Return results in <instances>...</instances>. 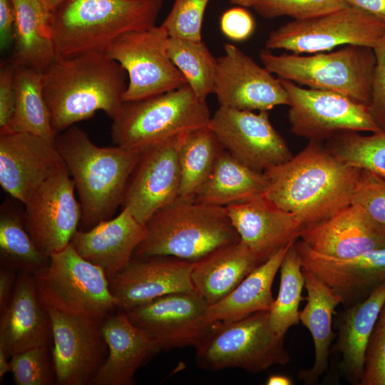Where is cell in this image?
<instances>
[{
    "instance_id": "1",
    "label": "cell",
    "mask_w": 385,
    "mask_h": 385,
    "mask_svg": "<svg viewBox=\"0 0 385 385\" xmlns=\"http://www.w3.org/2000/svg\"><path fill=\"white\" fill-rule=\"evenodd\" d=\"M360 171L319 141H310L289 160L263 172L267 181L264 195L305 227L351 203Z\"/></svg>"
},
{
    "instance_id": "2",
    "label": "cell",
    "mask_w": 385,
    "mask_h": 385,
    "mask_svg": "<svg viewBox=\"0 0 385 385\" xmlns=\"http://www.w3.org/2000/svg\"><path fill=\"white\" fill-rule=\"evenodd\" d=\"M126 74L105 52L56 58L43 72V94L56 135L98 111L113 120L123 103Z\"/></svg>"
},
{
    "instance_id": "3",
    "label": "cell",
    "mask_w": 385,
    "mask_h": 385,
    "mask_svg": "<svg viewBox=\"0 0 385 385\" xmlns=\"http://www.w3.org/2000/svg\"><path fill=\"white\" fill-rule=\"evenodd\" d=\"M55 144L79 197L78 230H88L112 218L122 204L126 184L143 150L98 146L76 125L58 133Z\"/></svg>"
},
{
    "instance_id": "4",
    "label": "cell",
    "mask_w": 385,
    "mask_h": 385,
    "mask_svg": "<svg viewBox=\"0 0 385 385\" xmlns=\"http://www.w3.org/2000/svg\"><path fill=\"white\" fill-rule=\"evenodd\" d=\"M163 0H65L51 11L56 58L105 52L124 34L149 29Z\"/></svg>"
},
{
    "instance_id": "5",
    "label": "cell",
    "mask_w": 385,
    "mask_h": 385,
    "mask_svg": "<svg viewBox=\"0 0 385 385\" xmlns=\"http://www.w3.org/2000/svg\"><path fill=\"white\" fill-rule=\"evenodd\" d=\"M133 257L170 256L196 262L240 240L225 207L178 198L145 223Z\"/></svg>"
},
{
    "instance_id": "6",
    "label": "cell",
    "mask_w": 385,
    "mask_h": 385,
    "mask_svg": "<svg viewBox=\"0 0 385 385\" xmlns=\"http://www.w3.org/2000/svg\"><path fill=\"white\" fill-rule=\"evenodd\" d=\"M211 115L203 100L186 84L147 98L123 102L112 120L113 143L143 150L180 134L207 127Z\"/></svg>"
},
{
    "instance_id": "7",
    "label": "cell",
    "mask_w": 385,
    "mask_h": 385,
    "mask_svg": "<svg viewBox=\"0 0 385 385\" xmlns=\"http://www.w3.org/2000/svg\"><path fill=\"white\" fill-rule=\"evenodd\" d=\"M265 68L278 78L346 96L369 106L376 64L373 48L346 45L332 52L309 55L260 53Z\"/></svg>"
},
{
    "instance_id": "8",
    "label": "cell",
    "mask_w": 385,
    "mask_h": 385,
    "mask_svg": "<svg viewBox=\"0 0 385 385\" xmlns=\"http://www.w3.org/2000/svg\"><path fill=\"white\" fill-rule=\"evenodd\" d=\"M32 274L46 309L98 319L117 309L103 270L82 257L71 242Z\"/></svg>"
},
{
    "instance_id": "9",
    "label": "cell",
    "mask_w": 385,
    "mask_h": 385,
    "mask_svg": "<svg viewBox=\"0 0 385 385\" xmlns=\"http://www.w3.org/2000/svg\"><path fill=\"white\" fill-rule=\"evenodd\" d=\"M284 339L272 327L269 311H263L212 323L195 347L198 362L205 369L240 368L258 373L290 361Z\"/></svg>"
},
{
    "instance_id": "10",
    "label": "cell",
    "mask_w": 385,
    "mask_h": 385,
    "mask_svg": "<svg viewBox=\"0 0 385 385\" xmlns=\"http://www.w3.org/2000/svg\"><path fill=\"white\" fill-rule=\"evenodd\" d=\"M385 40V22L361 9L346 6L313 18L293 20L272 31L267 49L312 54L340 46L374 48Z\"/></svg>"
},
{
    "instance_id": "11",
    "label": "cell",
    "mask_w": 385,
    "mask_h": 385,
    "mask_svg": "<svg viewBox=\"0 0 385 385\" xmlns=\"http://www.w3.org/2000/svg\"><path fill=\"white\" fill-rule=\"evenodd\" d=\"M168 38L162 25L155 26L124 34L106 48V54L128 76L123 102L147 98L187 84L168 55Z\"/></svg>"
},
{
    "instance_id": "12",
    "label": "cell",
    "mask_w": 385,
    "mask_h": 385,
    "mask_svg": "<svg viewBox=\"0 0 385 385\" xmlns=\"http://www.w3.org/2000/svg\"><path fill=\"white\" fill-rule=\"evenodd\" d=\"M281 82L289 96L288 118L294 135L320 141L344 132H381L369 106L337 92Z\"/></svg>"
},
{
    "instance_id": "13",
    "label": "cell",
    "mask_w": 385,
    "mask_h": 385,
    "mask_svg": "<svg viewBox=\"0 0 385 385\" xmlns=\"http://www.w3.org/2000/svg\"><path fill=\"white\" fill-rule=\"evenodd\" d=\"M75 188L64 165L23 205L26 227L37 247L48 258L65 248L78 230L81 207Z\"/></svg>"
},
{
    "instance_id": "14",
    "label": "cell",
    "mask_w": 385,
    "mask_h": 385,
    "mask_svg": "<svg viewBox=\"0 0 385 385\" xmlns=\"http://www.w3.org/2000/svg\"><path fill=\"white\" fill-rule=\"evenodd\" d=\"M207 126L225 150L255 170L264 172L293 157L284 139L272 125L268 111L256 113L220 106Z\"/></svg>"
},
{
    "instance_id": "15",
    "label": "cell",
    "mask_w": 385,
    "mask_h": 385,
    "mask_svg": "<svg viewBox=\"0 0 385 385\" xmlns=\"http://www.w3.org/2000/svg\"><path fill=\"white\" fill-rule=\"evenodd\" d=\"M47 310L52 327L56 384H91L108 353L102 332L103 319Z\"/></svg>"
},
{
    "instance_id": "16",
    "label": "cell",
    "mask_w": 385,
    "mask_h": 385,
    "mask_svg": "<svg viewBox=\"0 0 385 385\" xmlns=\"http://www.w3.org/2000/svg\"><path fill=\"white\" fill-rule=\"evenodd\" d=\"M185 133L143 150L129 177L121 206L143 225L179 197L178 153Z\"/></svg>"
},
{
    "instance_id": "17",
    "label": "cell",
    "mask_w": 385,
    "mask_h": 385,
    "mask_svg": "<svg viewBox=\"0 0 385 385\" xmlns=\"http://www.w3.org/2000/svg\"><path fill=\"white\" fill-rule=\"evenodd\" d=\"M213 93L220 106L239 110L268 111L290 103L281 79L232 43L217 58Z\"/></svg>"
},
{
    "instance_id": "18",
    "label": "cell",
    "mask_w": 385,
    "mask_h": 385,
    "mask_svg": "<svg viewBox=\"0 0 385 385\" xmlns=\"http://www.w3.org/2000/svg\"><path fill=\"white\" fill-rule=\"evenodd\" d=\"M209 304L195 290L170 293L125 311L136 326L149 332L160 349L195 345L212 324L206 322Z\"/></svg>"
},
{
    "instance_id": "19",
    "label": "cell",
    "mask_w": 385,
    "mask_h": 385,
    "mask_svg": "<svg viewBox=\"0 0 385 385\" xmlns=\"http://www.w3.org/2000/svg\"><path fill=\"white\" fill-rule=\"evenodd\" d=\"M64 165L55 142L26 132H0V185L22 205Z\"/></svg>"
},
{
    "instance_id": "20",
    "label": "cell",
    "mask_w": 385,
    "mask_h": 385,
    "mask_svg": "<svg viewBox=\"0 0 385 385\" xmlns=\"http://www.w3.org/2000/svg\"><path fill=\"white\" fill-rule=\"evenodd\" d=\"M294 247L302 269L312 272L339 295L344 308L363 301L385 282V247L338 258L315 252L301 240Z\"/></svg>"
},
{
    "instance_id": "21",
    "label": "cell",
    "mask_w": 385,
    "mask_h": 385,
    "mask_svg": "<svg viewBox=\"0 0 385 385\" xmlns=\"http://www.w3.org/2000/svg\"><path fill=\"white\" fill-rule=\"evenodd\" d=\"M193 265L170 256L133 257L109 282L117 309L125 312L165 294L194 290Z\"/></svg>"
},
{
    "instance_id": "22",
    "label": "cell",
    "mask_w": 385,
    "mask_h": 385,
    "mask_svg": "<svg viewBox=\"0 0 385 385\" xmlns=\"http://www.w3.org/2000/svg\"><path fill=\"white\" fill-rule=\"evenodd\" d=\"M225 207L240 240L261 263L297 240L304 228L294 215L277 207L264 194Z\"/></svg>"
},
{
    "instance_id": "23",
    "label": "cell",
    "mask_w": 385,
    "mask_h": 385,
    "mask_svg": "<svg viewBox=\"0 0 385 385\" xmlns=\"http://www.w3.org/2000/svg\"><path fill=\"white\" fill-rule=\"evenodd\" d=\"M299 238L315 252L338 258L385 247V230L361 206L354 203L304 227Z\"/></svg>"
},
{
    "instance_id": "24",
    "label": "cell",
    "mask_w": 385,
    "mask_h": 385,
    "mask_svg": "<svg viewBox=\"0 0 385 385\" xmlns=\"http://www.w3.org/2000/svg\"><path fill=\"white\" fill-rule=\"evenodd\" d=\"M108 353L93 376L92 385H131L138 369L160 349L153 335L135 325L118 309L102 322Z\"/></svg>"
},
{
    "instance_id": "25",
    "label": "cell",
    "mask_w": 385,
    "mask_h": 385,
    "mask_svg": "<svg viewBox=\"0 0 385 385\" xmlns=\"http://www.w3.org/2000/svg\"><path fill=\"white\" fill-rule=\"evenodd\" d=\"M145 236V225L122 207L114 217L88 230H77L71 242L82 257L103 270L110 282L130 262Z\"/></svg>"
},
{
    "instance_id": "26",
    "label": "cell",
    "mask_w": 385,
    "mask_h": 385,
    "mask_svg": "<svg viewBox=\"0 0 385 385\" xmlns=\"http://www.w3.org/2000/svg\"><path fill=\"white\" fill-rule=\"evenodd\" d=\"M0 316V346L10 357L49 346L53 339L49 314L38 297L32 273L19 272L12 297Z\"/></svg>"
},
{
    "instance_id": "27",
    "label": "cell",
    "mask_w": 385,
    "mask_h": 385,
    "mask_svg": "<svg viewBox=\"0 0 385 385\" xmlns=\"http://www.w3.org/2000/svg\"><path fill=\"white\" fill-rule=\"evenodd\" d=\"M384 302L385 282L363 301L344 308L339 317L333 350L341 354V370L353 384L359 385L368 342Z\"/></svg>"
},
{
    "instance_id": "28",
    "label": "cell",
    "mask_w": 385,
    "mask_h": 385,
    "mask_svg": "<svg viewBox=\"0 0 385 385\" xmlns=\"http://www.w3.org/2000/svg\"><path fill=\"white\" fill-rule=\"evenodd\" d=\"M261 262L240 240L230 243L194 262L191 280L194 290L209 304L232 292Z\"/></svg>"
},
{
    "instance_id": "29",
    "label": "cell",
    "mask_w": 385,
    "mask_h": 385,
    "mask_svg": "<svg viewBox=\"0 0 385 385\" xmlns=\"http://www.w3.org/2000/svg\"><path fill=\"white\" fill-rule=\"evenodd\" d=\"M294 242L258 265L224 298L209 305L206 322H232L256 312L269 311L274 300L272 292L274 277L287 251Z\"/></svg>"
},
{
    "instance_id": "30",
    "label": "cell",
    "mask_w": 385,
    "mask_h": 385,
    "mask_svg": "<svg viewBox=\"0 0 385 385\" xmlns=\"http://www.w3.org/2000/svg\"><path fill=\"white\" fill-rule=\"evenodd\" d=\"M307 303L299 311V320L313 339L314 361L311 368L299 371V378L316 382L328 369L332 343L337 335L332 330V316L342 299L312 272L303 270Z\"/></svg>"
},
{
    "instance_id": "31",
    "label": "cell",
    "mask_w": 385,
    "mask_h": 385,
    "mask_svg": "<svg viewBox=\"0 0 385 385\" xmlns=\"http://www.w3.org/2000/svg\"><path fill=\"white\" fill-rule=\"evenodd\" d=\"M14 12V41L17 65L43 72L56 55L51 29V11L44 0H10Z\"/></svg>"
},
{
    "instance_id": "32",
    "label": "cell",
    "mask_w": 385,
    "mask_h": 385,
    "mask_svg": "<svg viewBox=\"0 0 385 385\" xmlns=\"http://www.w3.org/2000/svg\"><path fill=\"white\" fill-rule=\"evenodd\" d=\"M267 185L263 172L245 165L223 148L210 174L193 199L225 207L264 194Z\"/></svg>"
},
{
    "instance_id": "33",
    "label": "cell",
    "mask_w": 385,
    "mask_h": 385,
    "mask_svg": "<svg viewBox=\"0 0 385 385\" xmlns=\"http://www.w3.org/2000/svg\"><path fill=\"white\" fill-rule=\"evenodd\" d=\"M14 200L6 199L0 207L1 267L33 273L46 266L49 258L34 243L24 223V208Z\"/></svg>"
},
{
    "instance_id": "34",
    "label": "cell",
    "mask_w": 385,
    "mask_h": 385,
    "mask_svg": "<svg viewBox=\"0 0 385 385\" xmlns=\"http://www.w3.org/2000/svg\"><path fill=\"white\" fill-rule=\"evenodd\" d=\"M43 77L42 72L33 68L16 66L15 111L6 131L26 132L55 142L56 134L43 94Z\"/></svg>"
},
{
    "instance_id": "35",
    "label": "cell",
    "mask_w": 385,
    "mask_h": 385,
    "mask_svg": "<svg viewBox=\"0 0 385 385\" xmlns=\"http://www.w3.org/2000/svg\"><path fill=\"white\" fill-rule=\"evenodd\" d=\"M222 149L217 137L208 126L183 135L178 153L180 175L178 198H194Z\"/></svg>"
},
{
    "instance_id": "36",
    "label": "cell",
    "mask_w": 385,
    "mask_h": 385,
    "mask_svg": "<svg viewBox=\"0 0 385 385\" xmlns=\"http://www.w3.org/2000/svg\"><path fill=\"white\" fill-rule=\"evenodd\" d=\"M168 55L195 94L201 99L213 93L215 58L201 41L169 37Z\"/></svg>"
},
{
    "instance_id": "37",
    "label": "cell",
    "mask_w": 385,
    "mask_h": 385,
    "mask_svg": "<svg viewBox=\"0 0 385 385\" xmlns=\"http://www.w3.org/2000/svg\"><path fill=\"white\" fill-rule=\"evenodd\" d=\"M294 242L287 251L280 265L278 295L269 310L272 327L283 337L291 327L298 325L300 322L299 307L304 278L301 259Z\"/></svg>"
},
{
    "instance_id": "38",
    "label": "cell",
    "mask_w": 385,
    "mask_h": 385,
    "mask_svg": "<svg viewBox=\"0 0 385 385\" xmlns=\"http://www.w3.org/2000/svg\"><path fill=\"white\" fill-rule=\"evenodd\" d=\"M327 148L346 164L385 178V132L342 133L331 138Z\"/></svg>"
},
{
    "instance_id": "39",
    "label": "cell",
    "mask_w": 385,
    "mask_h": 385,
    "mask_svg": "<svg viewBox=\"0 0 385 385\" xmlns=\"http://www.w3.org/2000/svg\"><path fill=\"white\" fill-rule=\"evenodd\" d=\"M48 348V346L34 347L10 357L14 384H56L52 351Z\"/></svg>"
},
{
    "instance_id": "40",
    "label": "cell",
    "mask_w": 385,
    "mask_h": 385,
    "mask_svg": "<svg viewBox=\"0 0 385 385\" xmlns=\"http://www.w3.org/2000/svg\"><path fill=\"white\" fill-rule=\"evenodd\" d=\"M346 6H348L344 0H259L252 8L265 19L287 16L300 20Z\"/></svg>"
},
{
    "instance_id": "41",
    "label": "cell",
    "mask_w": 385,
    "mask_h": 385,
    "mask_svg": "<svg viewBox=\"0 0 385 385\" xmlns=\"http://www.w3.org/2000/svg\"><path fill=\"white\" fill-rule=\"evenodd\" d=\"M210 1L175 0L161 24L169 37L201 41L204 13Z\"/></svg>"
},
{
    "instance_id": "42",
    "label": "cell",
    "mask_w": 385,
    "mask_h": 385,
    "mask_svg": "<svg viewBox=\"0 0 385 385\" xmlns=\"http://www.w3.org/2000/svg\"><path fill=\"white\" fill-rule=\"evenodd\" d=\"M351 203L361 206L385 230V178L361 170Z\"/></svg>"
},
{
    "instance_id": "43",
    "label": "cell",
    "mask_w": 385,
    "mask_h": 385,
    "mask_svg": "<svg viewBox=\"0 0 385 385\" xmlns=\"http://www.w3.org/2000/svg\"><path fill=\"white\" fill-rule=\"evenodd\" d=\"M359 385H385V302L368 342Z\"/></svg>"
},
{
    "instance_id": "44",
    "label": "cell",
    "mask_w": 385,
    "mask_h": 385,
    "mask_svg": "<svg viewBox=\"0 0 385 385\" xmlns=\"http://www.w3.org/2000/svg\"><path fill=\"white\" fill-rule=\"evenodd\" d=\"M373 50L376 64L369 108L381 131L385 132V40Z\"/></svg>"
},
{
    "instance_id": "45",
    "label": "cell",
    "mask_w": 385,
    "mask_h": 385,
    "mask_svg": "<svg viewBox=\"0 0 385 385\" xmlns=\"http://www.w3.org/2000/svg\"><path fill=\"white\" fill-rule=\"evenodd\" d=\"M17 63L4 62L0 71V132L8 130L16 106L14 73Z\"/></svg>"
},
{
    "instance_id": "46",
    "label": "cell",
    "mask_w": 385,
    "mask_h": 385,
    "mask_svg": "<svg viewBox=\"0 0 385 385\" xmlns=\"http://www.w3.org/2000/svg\"><path fill=\"white\" fill-rule=\"evenodd\" d=\"M220 29L227 38L241 41L252 35L255 29V21L246 9L235 7L226 11L222 15Z\"/></svg>"
},
{
    "instance_id": "47",
    "label": "cell",
    "mask_w": 385,
    "mask_h": 385,
    "mask_svg": "<svg viewBox=\"0 0 385 385\" xmlns=\"http://www.w3.org/2000/svg\"><path fill=\"white\" fill-rule=\"evenodd\" d=\"M14 12L10 0H0L1 48H6L14 41Z\"/></svg>"
},
{
    "instance_id": "48",
    "label": "cell",
    "mask_w": 385,
    "mask_h": 385,
    "mask_svg": "<svg viewBox=\"0 0 385 385\" xmlns=\"http://www.w3.org/2000/svg\"><path fill=\"white\" fill-rule=\"evenodd\" d=\"M16 272L6 267L0 269V313L6 308L12 297L17 278Z\"/></svg>"
},
{
    "instance_id": "49",
    "label": "cell",
    "mask_w": 385,
    "mask_h": 385,
    "mask_svg": "<svg viewBox=\"0 0 385 385\" xmlns=\"http://www.w3.org/2000/svg\"><path fill=\"white\" fill-rule=\"evenodd\" d=\"M348 6L364 11L385 22V0H344Z\"/></svg>"
},
{
    "instance_id": "50",
    "label": "cell",
    "mask_w": 385,
    "mask_h": 385,
    "mask_svg": "<svg viewBox=\"0 0 385 385\" xmlns=\"http://www.w3.org/2000/svg\"><path fill=\"white\" fill-rule=\"evenodd\" d=\"M7 372H11L10 356L0 346V378L1 379Z\"/></svg>"
},
{
    "instance_id": "51",
    "label": "cell",
    "mask_w": 385,
    "mask_h": 385,
    "mask_svg": "<svg viewBox=\"0 0 385 385\" xmlns=\"http://www.w3.org/2000/svg\"><path fill=\"white\" fill-rule=\"evenodd\" d=\"M267 385H291L292 381L285 375L272 374L270 375L266 381Z\"/></svg>"
},
{
    "instance_id": "52",
    "label": "cell",
    "mask_w": 385,
    "mask_h": 385,
    "mask_svg": "<svg viewBox=\"0 0 385 385\" xmlns=\"http://www.w3.org/2000/svg\"><path fill=\"white\" fill-rule=\"evenodd\" d=\"M231 3L243 6L253 7L259 0H230Z\"/></svg>"
},
{
    "instance_id": "53",
    "label": "cell",
    "mask_w": 385,
    "mask_h": 385,
    "mask_svg": "<svg viewBox=\"0 0 385 385\" xmlns=\"http://www.w3.org/2000/svg\"><path fill=\"white\" fill-rule=\"evenodd\" d=\"M48 9L52 11L56 7H57L61 3L65 0H44Z\"/></svg>"
}]
</instances>
